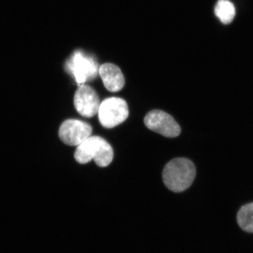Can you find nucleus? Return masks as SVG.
Listing matches in <instances>:
<instances>
[{
    "label": "nucleus",
    "instance_id": "nucleus-6",
    "mask_svg": "<svg viewBox=\"0 0 253 253\" xmlns=\"http://www.w3.org/2000/svg\"><path fill=\"white\" fill-rule=\"evenodd\" d=\"M91 132L92 127L89 123L79 120L69 119L60 126L59 136L64 144L78 146L89 137Z\"/></svg>",
    "mask_w": 253,
    "mask_h": 253
},
{
    "label": "nucleus",
    "instance_id": "nucleus-3",
    "mask_svg": "<svg viewBox=\"0 0 253 253\" xmlns=\"http://www.w3.org/2000/svg\"><path fill=\"white\" fill-rule=\"evenodd\" d=\"M66 69L72 75L80 86L86 82L94 79L99 73L98 63L91 56H86L83 51H75L66 63Z\"/></svg>",
    "mask_w": 253,
    "mask_h": 253
},
{
    "label": "nucleus",
    "instance_id": "nucleus-7",
    "mask_svg": "<svg viewBox=\"0 0 253 253\" xmlns=\"http://www.w3.org/2000/svg\"><path fill=\"white\" fill-rule=\"evenodd\" d=\"M100 104L96 91L89 85H81L74 96L75 108L83 117L91 118L97 114Z\"/></svg>",
    "mask_w": 253,
    "mask_h": 253
},
{
    "label": "nucleus",
    "instance_id": "nucleus-4",
    "mask_svg": "<svg viewBox=\"0 0 253 253\" xmlns=\"http://www.w3.org/2000/svg\"><path fill=\"white\" fill-rule=\"evenodd\" d=\"M99 122L106 128H113L124 122L129 116V109L124 99L111 97L104 100L100 104Z\"/></svg>",
    "mask_w": 253,
    "mask_h": 253
},
{
    "label": "nucleus",
    "instance_id": "nucleus-9",
    "mask_svg": "<svg viewBox=\"0 0 253 253\" xmlns=\"http://www.w3.org/2000/svg\"><path fill=\"white\" fill-rule=\"evenodd\" d=\"M216 16L224 24L231 23L236 14L235 7L229 0H219L214 9Z\"/></svg>",
    "mask_w": 253,
    "mask_h": 253
},
{
    "label": "nucleus",
    "instance_id": "nucleus-2",
    "mask_svg": "<svg viewBox=\"0 0 253 253\" xmlns=\"http://www.w3.org/2000/svg\"><path fill=\"white\" fill-rule=\"evenodd\" d=\"M75 159L81 164H86L94 160L98 166L107 167L113 159L112 146L99 136H90L78 146Z\"/></svg>",
    "mask_w": 253,
    "mask_h": 253
},
{
    "label": "nucleus",
    "instance_id": "nucleus-10",
    "mask_svg": "<svg viewBox=\"0 0 253 253\" xmlns=\"http://www.w3.org/2000/svg\"><path fill=\"white\" fill-rule=\"evenodd\" d=\"M237 221L243 230L253 233V203L245 205L240 209Z\"/></svg>",
    "mask_w": 253,
    "mask_h": 253
},
{
    "label": "nucleus",
    "instance_id": "nucleus-5",
    "mask_svg": "<svg viewBox=\"0 0 253 253\" xmlns=\"http://www.w3.org/2000/svg\"><path fill=\"white\" fill-rule=\"evenodd\" d=\"M145 126L151 130L166 137H176L180 134L181 127L170 115L160 110L147 113L144 118Z\"/></svg>",
    "mask_w": 253,
    "mask_h": 253
},
{
    "label": "nucleus",
    "instance_id": "nucleus-8",
    "mask_svg": "<svg viewBox=\"0 0 253 253\" xmlns=\"http://www.w3.org/2000/svg\"><path fill=\"white\" fill-rule=\"evenodd\" d=\"M99 74L107 90L117 92L124 87V76L121 69L116 65L104 63L99 68Z\"/></svg>",
    "mask_w": 253,
    "mask_h": 253
},
{
    "label": "nucleus",
    "instance_id": "nucleus-1",
    "mask_svg": "<svg viewBox=\"0 0 253 253\" xmlns=\"http://www.w3.org/2000/svg\"><path fill=\"white\" fill-rule=\"evenodd\" d=\"M194 163L186 158H174L165 166L163 179L168 189L174 192L185 191L196 177Z\"/></svg>",
    "mask_w": 253,
    "mask_h": 253
}]
</instances>
